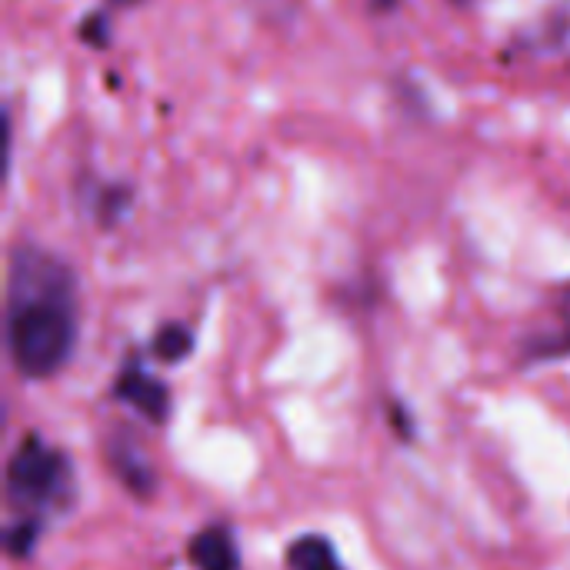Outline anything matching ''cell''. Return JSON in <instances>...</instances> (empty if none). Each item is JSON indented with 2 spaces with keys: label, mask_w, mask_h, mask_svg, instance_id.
<instances>
[{
  "label": "cell",
  "mask_w": 570,
  "mask_h": 570,
  "mask_svg": "<svg viewBox=\"0 0 570 570\" xmlns=\"http://www.w3.org/2000/svg\"><path fill=\"white\" fill-rule=\"evenodd\" d=\"M80 297L73 267L37 240H17L7 254L3 331L20 377L60 374L77 347Z\"/></svg>",
  "instance_id": "6da1fadb"
},
{
  "label": "cell",
  "mask_w": 570,
  "mask_h": 570,
  "mask_svg": "<svg viewBox=\"0 0 570 570\" xmlns=\"http://www.w3.org/2000/svg\"><path fill=\"white\" fill-rule=\"evenodd\" d=\"M3 488L13 521H37V524L70 511L77 498V478L67 454L50 448L37 434H27L10 454Z\"/></svg>",
  "instance_id": "7a4b0ae2"
},
{
  "label": "cell",
  "mask_w": 570,
  "mask_h": 570,
  "mask_svg": "<svg viewBox=\"0 0 570 570\" xmlns=\"http://www.w3.org/2000/svg\"><path fill=\"white\" fill-rule=\"evenodd\" d=\"M73 194H77V207L100 230H114L134 210L137 184L127 180V177H104V174H94V170H80V177L73 180Z\"/></svg>",
  "instance_id": "3957f363"
},
{
  "label": "cell",
  "mask_w": 570,
  "mask_h": 570,
  "mask_svg": "<svg viewBox=\"0 0 570 570\" xmlns=\"http://www.w3.org/2000/svg\"><path fill=\"white\" fill-rule=\"evenodd\" d=\"M114 394L124 404H130L134 411H140L154 424H164L170 417V394H167V387L154 374H147L137 361H130L120 371V377L114 384Z\"/></svg>",
  "instance_id": "277c9868"
},
{
  "label": "cell",
  "mask_w": 570,
  "mask_h": 570,
  "mask_svg": "<svg viewBox=\"0 0 570 570\" xmlns=\"http://www.w3.org/2000/svg\"><path fill=\"white\" fill-rule=\"evenodd\" d=\"M107 461H110L114 474L120 478V484H124L130 494L147 498V494L154 491V468L147 464V458L140 454V444H137L130 434L117 431V434L107 441Z\"/></svg>",
  "instance_id": "5b68a950"
},
{
  "label": "cell",
  "mask_w": 570,
  "mask_h": 570,
  "mask_svg": "<svg viewBox=\"0 0 570 570\" xmlns=\"http://www.w3.org/2000/svg\"><path fill=\"white\" fill-rule=\"evenodd\" d=\"M187 558L194 570H240L237 541L224 524H210L197 531L187 544Z\"/></svg>",
  "instance_id": "8992f818"
},
{
  "label": "cell",
  "mask_w": 570,
  "mask_h": 570,
  "mask_svg": "<svg viewBox=\"0 0 570 570\" xmlns=\"http://www.w3.org/2000/svg\"><path fill=\"white\" fill-rule=\"evenodd\" d=\"M287 568L291 570H344L337 561V551L321 534H304L291 541L287 548Z\"/></svg>",
  "instance_id": "52a82bcc"
},
{
  "label": "cell",
  "mask_w": 570,
  "mask_h": 570,
  "mask_svg": "<svg viewBox=\"0 0 570 570\" xmlns=\"http://www.w3.org/2000/svg\"><path fill=\"white\" fill-rule=\"evenodd\" d=\"M114 30H117V27H114V10H110L107 3L87 10V13L77 20V40H80L87 50H94V53H104V50L114 47Z\"/></svg>",
  "instance_id": "ba28073f"
},
{
  "label": "cell",
  "mask_w": 570,
  "mask_h": 570,
  "mask_svg": "<svg viewBox=\"0 0 570 570\" xmlns=\"http://www.w3.org/2000/svg\"><path fill=\"white\" fill-rule=\"evenodd\" d=\"M190 344H194V334L190 327L184 324H164L154 337V354L167 364H177L180 357L190 354Z\"/></svg>",
  "instance_id": "9c48e42d"
},
{
  "label": "cell",
  "mask_w": 570,
  "mask_h": 570,
  "mask_svg": "<svg viewBox=\"0 0 570 570\" xmlns=\"http://www.w3.org/2000/svg\"><path fill=\"white\" fill-rule=\"evenodd\" d=\"M40 528L37 521H10L7 524V534H3V544H7V554L10 558H27L40 538Z\"/></svg>",
  "instance_id": "30bf717a"
},
{
  "label": "cell",
  "mask_w": 570,
  "mask_h": 570,
  "mask_svg": "<svg viewBox=\"0 0 570 570\" xmlns=\"http://www.w3.org/2000/svg\"><path fill=\"white\" fill-rule=\"evenodd\" d=\"M244 10H250L254 17L267 20V23H284L291 17H297L304 0H240Z\"/></svg>",
  "instance_id": "8fae6325"
},
{
  "label": "cell",
  "mask_w": 570,
  "mask_h": 570,
  "mask_svg": "<svg viewBox=\"0 0 570 570\" xmlns=\"http://www.w3.org/2000/svg\"><path fill=\"white\" fill-rule=\"evenodd\" d=\"M110 10H137V7H147L150 0H104Z\"/></svg>",
  "instance_id": "7c38bea8"
},
{
  "label": "cell",
  "mask_w": 570,
  "mask_h": 570,
  "mask_svg": "<svg viewBox=\"0 0 570 570\" xmlns=\"http://www.w3.org/2000/svg\"><path fill=\"white\" fill-rule=\"evenodd\" d=\"M401 3H407V0H371V7H374V10H384V13H387V10H397Z\"/></svg>",
  "instance_id": "4fadbf2b"
}]
</instances>
